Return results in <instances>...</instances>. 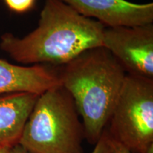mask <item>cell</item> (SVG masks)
<instances>
[{
  "mask_svg": "<svg viewBox=\"0 0 153 153\" xmlns=\"http://www.w3.org/2000/svg\"><path fill=\"white\" fill-rule=\"evenodd\" d=\"M104 28L61 0H45L37 27L22 38L4 33L0 48L22 64L60 67L87 50L102 46Z\"/></svg>",
  "mask_w": 153,
  "mask_h": 153,
  "instance_id": "cell-1",
  "label": "cell"
},
{
  "mask_svg": "<svg viewBox=\"0 0 153 153\" xmlns=\"http://www.w3.org/2000/svg\"><path fill=\"white\" fill-rule=\"evenodd\" d=\"M57 70L81 117L85 139L94 145L108 125L127 73L103 46L87 50Z\"/></svg>",
  "mask_w": 153,
  "mask_h": 153,
  "instance_id": "cell-2",
  "label": "cell"
},
{
  "mask_svg": "<svg viewBox=\"0 0 153 153\" xmlns=\"http://www.w3.org/2000/svg\"><path fill=\"white\" fill-rule=\"evenodd\" d=\"M85 139L73 99L58 85L39 95L18 144L30 153H85Z\"/></svg>",
  "mask_w": 153,
  "mask_h": 153,
  "instance_id": "cell-3",
  "label": "cell"
},
{
  "mask_svg": "<svg viewBox=\"0 0 153 153\" xmlns=\"http://www.w3.org/2000/svg\"><path fill=\"white\" fill-rule=\"evenodd\" d=\"M106 130L132 153H153V79L126 74Z\"/></svg>",
  "mask_w": 153,
  "mask_h": 153,
  "instance_id": "cell-4",
  "label": "cell"
},
{
  "mask_svg": "<svg viewBox=\"0 0 153 153\" xmlns=\"http://www.w3.org/2000/svg\"><path fill=\"white\" fill-rule=\"evenodd\" d=\"M102 46L127 74L153 79V24L105 27Z\"/></svg>",
  "mask_w": 153,
  "mask_h": 153,
  "instance_id": "cell-5",
  "label": "cell"
},
{
  "mask_svg": "<svg viewBox=\"0 0 153 153\" xmlns=\"http://www.w3.org/2000/svg\"><path fill=\"white\" fill-rule=\"evenodd\" d=\"M82 16L105 27L133 26L153 23V4L127 0H61Z\"/></svg>",
  "mask_w": 153,
  "mask_h": 153,
  "instance_id": "cell-6",
  "label": "cell"
},
{
  "mask_svg": "<svg viewBox=\"0 0 153 153\" xmlns=\"http://www.w3.org/2000/svg\"><path fill=\"white\" fill-rule=\"evenodd\" d=\"M61 85L57 67L20 66L0 58V94L26 92L41 95Z\"/></svg>",
  "mask_w": 153,
  "mask_h": 153,
  "instance_id": "cell-7",
  "label": "cell"
},
{
  "mask_svg": "<svg viewBox=\"0 0 153 153\" xmlns=\"http://www.w3.org/2000/svg\"><path fill=\"white\" fill-rule=\"evenodd\" d=\"M38 97L26 92L0 94V147L18 144Z\"/></svg>",
  "mask_w": 153,
  "mask_h": 153,
  "instance_id": "cell-8",
  "label": "cell"
},
{
  "mask_svg": "<svg viewBox=\"0 0 153 153\" xmlns=\"http://www.w3.org/2000/svg\"><path fill=\"white\" fill-rule=\"evenodd\" d=\"M9 10L16 14H24L33 9L36 0H3Z\"/></svg>",
  "mask_w": 153,
  "mask_h": 153,
  "instance_id": "cell-9",
  "label": "cell"
},
{
  "mask_svg": "<svg viewBox=\"0 0 153 153\" xmlns=\"http://www.w3.org/2000/svg\"><path fill=\"white\" fill-rule=\"evenodd\" d=\"M91 153H112L111 140L106 128L98 142L94 145V148Z\"/></svg>",
  "mask_w": 153,
  "mask_h": 153,
  "instance_id": "cell-10",
  "label": "cell"
},
{
  "mask_svg": "<svg viewBox=\"0 0 153 153\" xmlns=\"http://www.w3.org/2000/svg\"><path fill=\"white\" fill-rule=\"evenodd\" d=\"M111 140L112 144V153H132L122 146L121 145H120L119 143L113 140L111 138Z\"/></svg>",
  "mask_w": 153,
  "mask_h": 153,
  "instance_id": "cell-11",
  "label": "cell"
},
{
  "mask_svg": "<svg viewBox=\"0 0 153 153\" xmlns=\"http://www.w3.org/2000/svg\"><path fill=\"white\" fill-rule=\"evenodd\" d=\"M9 153H30L23 148L22 146H21L19 144H16L12 146L9 149Z\"/></svg>",
  "mask_w": 153,
  "mask_h": 153,
  "instance_id": "cell-12",
  "label": "cell"
},
{
  "mask_svg": "<svg viewBox=\"0 0 153 153\" xmlns=\"http://www.w3.org/2000/svg\"><path fill=\"white\" fill-rule=\"evenodd\" d=\"M10 148L9 147H0V153H9Z\"/></svg>",
  "mask_w": 153,
  "mask_h": 153,
  "instance_id": "cell-13",
  "label": "cell"
}]
</instances>
